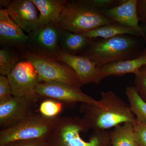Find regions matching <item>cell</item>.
<instances>
[{
    "label": "cell",
    "instance_id": "obj_1",
    "mask_svg": "<svg viewBox=\"0 0 146 146\" xmlns=\"http://www.w3.org/2000/svg\"><path fill=\"white\" fill-rule=\"evenodd\" d=\"M80 111L91 130H108L125 123L134 124L137 120L129 105L111 91L102 92L96 104H81Z\"/></svg>",
    "mask_w": 146,
    "mask_h": 146
},
{
    "label": "cell",
    "instance_id": "obj_2",
    "mask_svg": "<svg viewBox=\"0 0 146 146\" xmlns=\"http://www.w3.org/2000/svg\"><path fill=\"white\" fill-rule=\"evenodd\" d=\"M89 130L80 117H58L46 141L48 146H111L108 131L92 130L86 140L82 134Z\"/></svg>",
    "mask_w": 146,
    "mask_h": 146
},
{
    "label": "cell",
    "instance_id": "obj_3",
    "mask_svg": "<svg viewBox=\"0 0 146 146\" xmlns=\"http://www.w3.org/2000/svg\"><path fill=\"white\" fill-rule=\"evenodd\" d=\"M115 23L100 9L83 1H68L57 24L61 29L85 34L99 27Z\"/></svg>",
    "mask_w": 146,
    "mask_h": 146
},
{
    "label": "cell",
    "instance_id": "obj_4",
    "mask_svg": "<svg viewBox=\"0 0 146 146\" xmlns=\"http://www.w3.org/2000/svg\"><path fill=\"white\" fill-rule=\"evenodd\" d=\"M136 45L132 36L120 35L92 42L82 55L89 58L98 68L115 61L133 59Z\"/></svg>",
    "mask_w": 146,
    "mask_h": 146
},
{
    "label": "cell",
    "instance_id": "obj_5",
    "mask_svg": "<svg viewBox=\"0 0 146 146\" xmlns=\"http://www.w3.org/2000/svg\"><path fill=\"white\" fill-rule=\"evenodd\" d=\"M21 56L31 63L42 82H60L80 88L82 86L76 73L65 63L27 50L21 51Z\"/></svg>",
    "mask_w": 146,
    "mask_h": 146
},
{
    "label": "cell",
    "instance_id": "obj_6",
    "mask_svg": "<svg viewBox=\"0 0 146 146\" xmlns=\"http://www.w3.org/2000/svg\"><path fill=\"white\" fill-rule=\"evenodd\" d=\"M57 117L49 118L40 114L33 115L11 127L0 131V146L16 140L42 139L46 141Z\"/></svg>",
    "mask_w": 146,
    "mask_h": 146
},
{
    "label": "cell",
    "instance_id": "obj_7",
    "mask_svg": "<svg viewBox=\"0 0 146 146\" xmlns=\"http://www.w3.org/2000/svg\"><path fill=\"white\" fill-rule=\"evenodd\" d=\"M14 97L25 98L38 102L40 99L36 93V86L42 82L31 63L21 60L7 76Z\"/></svg>",
    "mask_w": 146,
    "mask_h": 146
},
{
    "label": "cell",
    "instance_id": "obj_8",
    "mask_svg": "<svg viewBox=\"0 0 146 146\" xmlns=\"http://www.w3.org/2000/svg\"><path fill=\"white\" fill-rule=\"evenodd\" d=\"M60 30L55 23L38 27L28 34L29 42L27 50L54 58L61 50L59 44Z\"/></svg>",
    "mask_w": 146,
    "mask_h": 146
},
{
    "label": "cell",
    "instance_id": "obj_9",
    "mask_svg": "<svg viewBox=\"0 0 146 146\" xmlns=\"http://www.w3.org/2000/svg\"><path fill=\"white\" fill-rule=\"evenodd\" d=\"M36 91L40 98L52 99L63 103L96 104L98 103V100L84 94L80 87L67 84L42 82L36 86Z\"/></svg>",
    "mask_w": 146,
    "mask_h": 146
},
{
    "label": "cell",
    "instance_id": "obj_10",
    "mask_svg": "<svg viewBox=\"0 0 146 146\" xmlns=\"http://www.w3.org/2000/svg\"><path fill=\"white\" fill-rule=\"evenodd\" d=\"M37 102L25 98L13 97L0 104V127L1 129L11 127L35 113Z\"/></svg>",
    "mask_w": 146,
    "mask_h": 146
},
{
    "label": "cell",
    "instance_id": "obj_11",
    "mask_svg": "<svg viewBox=\"0 0 146 146\" xmlns=\"http://www.w3.org/2000/svg\"><path fill=\"white\" fill-rule=\"evenodd\" d=\"M54 59L71 67L78 76L82 85L101 82L96 63L87 56L71 54L60 50Z\"/></svg>",
    "mask_w": 146,
    "mask_h": 146
},
{
    "label": "cell",
    "instance_id": "obj_12",
    "mask_svg": "<svg viewBox=\"0 0 146 146\" xmlns=\"http://www.w3.org/2000/svg\"><path fill=\"white\" fill-rule=\"evenodd\" d=\"M6 9L12 20L28 35L39 27V10L32 0L11 1Z\"/></svg>",
    "mask_w": 146,
    "mask_h": 146
},
{
    "label": "cell",
    "instance_id": "obj_13",
    "mask_svg": "<svg viewBox=\"0 0 146 146\" xmlns=\"http://www.w3.org/2000/svg\"><path fill=\"white\" fill-rule=\"evenodd\" d=\"M29 36L11 18L6 9L0 10V43L4 47L13 46L27 50Z\"/></svg>",
    "mask_w": 146,
    "mask_h": 146
},
{
    "label": "cell",
    "instance_id": "obj_14",
    "mask_svg": "<svg viewBox=\"0 0 146 146\" xmlns=\"http://www.w3.org/2000/svg\"><path fill=\"white\" fill-rule=\"evenodd\" d=\"M137 0H125L119 5L108 9H101L102 13L113 22L135 30L141 36L145 38L142 28L139 25Z\"/></svg>",
    "mask_w": 146,
    "mask_h": 146
},
{
    "label": "cell",
    "instance_id": "obj_15",
    "mask_svg": "<svg viewBox=\"0 0 146 146\" xmlns=\"http://www.w3.org/2000/svg\"><path fill=\"white\" fill-rule=\"evenodd\" d=\"M146 65L145 55L136 58L122 60L106 64L98 68L100 80L111 76H121L128 74H136L143 66Z\"/></svg>",
    "mask_w": 146,
    "mask_h": 146
},
{
    "label": "cell",
    "instance_id": "obj_16",
    "mask_svg": "<svg viewBox=\"0 0 146 146\" xmlns=\"http://www.w3.org/2000/svg\"><path fill=\"white\" fill-rule=\"evenodd\" d=\"M32 1L39 10V27L50 23L57 25L67 1L64 0Z\"/></svg>",
    "mask_w": 146,
    "mask_h": 146
},
{
    "label": "cell",
    "instance_id": "obj_17",
    "mask_svg": "<svg viewBox=\"0 0 146 146\" xmlns=\"http://www.w3.org/2000/svg\"><path fill=\"white\" fill-rule=\"evenodd\" d=\"M92 42L91 39L84 34L60 30L59 38L60 49L70 54L77 55L85 51Z\"/></svg>",
    "mask_w": 146,
    "mask_h": 146
},
{
    "label": "cell",
    "instance_id": "obj_18",
    "mask_svg": "<svg viewBox=\"0 0 146 146\" xmlns=\"http://www.w3.org/2000/svg\"><path fill=\"white\" fill-rule=\"evenodd\" d=\"M110 133L111 146H138L132 123L117 126Z\"/></svg>",
    "mask_w": 146,
    "mask_h": 146
},
{
    "label": "cell",
    "instance_id": "obj_19",
    "mask_svg": "<svg viewBox=\"0 0 146 146\" xmlns=\"http://www.w3.org/2000/svg\"><path fill=\"white\" fill-rule=\"evenodd\" d=\"M84 34L91 39L98 37L109 39L123 35L140 36L133 29L115 23L99 27Z\"/></svg>",
    "mask_w": 146,
    "mask_h": 146
},
{
    "label": "cell",
    "instance_id": "obj_20",
    "mask_svg": "<svg viewBox=\"0 0 146 146\" xmlns=\"http://www.w3.org/2000/svg\"><path fill=\"white\" fill-rule=\"evenodd\" d=\"M125 94L131 111L137 120L146 122V103L138 94L135 86L127 87Z\"/></svg>",
    "mask_w": 146,
    "mask_h": 146
},
{
    "label": "cell",
    "instance_id": "obj_21",
    "mask_svg": "<svg viewBox=\"0 0 146 146\" xmlns=\"http://www.w3.org/2000/svg\"><path fill=\"white\" fill-rule=\"evenodd\" d=\"M18 54L9 47L0 50V74L7 76L21 61Z\"/></svg>",
    "mask_w": 146,
    "mask_h": 146
},
{
    "label": "cell",
    "instance_id": "obj_22",
    "mask_svg": "<svg viewBox=\"0 0 146 146\" xmlns=\"http://www.w3.org/2000/svg\"><path fill=\"white\" fill-rule=\"evenodd\" d=\"M63 103L56 100L45 98L39 106L40 114L49 118L57 117L63 110Z\"/></svg>",
    "mask_w": 146,
    "mask_h": 146
},
{
    "label": "cell",
    "instance_id": "obj_23",
    "mask_svg": "<svg viewBox=\"0 0 146 146\" xmlns=\"http://www.w3.org/2000/svg\"><path fill=\"white\" fill-rule=\"evenodd\" d=\"M135 75V87L139 95L145 100H146V65L141 68Z\"/></svg>",
    "mask_w": 146,
    "mask_h": 146
},
{
    "label": "cell",
    "instance_id": "obj_24",
    "mask_svg": "<svg viewBox=\"0 0 146 146\" xmlns=\"http://www.w3.org/2000/svg\"><path fill=\"white\" fill-rule=\"evenodd\" d=\"M13 96L11 87L7 76H0V104L6 102Z\"/></svg>",
    "mask_w": 146,
    "mask_h": 146
},
{
    "label": "cell",
    "instance_id": "obj_25",
    "mask_svg": "<svg viewBox=\"0 0 146 146\" xmlns=\"http://www.w3.org/2000/svg\"><path fill=\"white\" fill-rule=\"evenodd\" d=\"M89 5L99 9H108L115 7L124 2L125 0H84Z\"/></svg>",
    "mask_w": 146,
    "mask_h": 146
},
{
    "label": "cell",
    "instance_id": "obj_26",
    "mask_svg": "<svg viewBox=\"0 0 146 146\" xmlns=\"http://www.w3.org/2000/svg\"><path fill=\"white\" fill-rule=\"evenodd\" d=\"M133 126L138 146H146V122L136 120Z\"/></svg>",
    "mask_w": 146,
    "mask_h": 146
},
{
    "label": "cell",
    "instance_id": "obj_27",
    "mask_svg": "<svg viewBox=\"0 0 146 146\" xmlns=\"http://www.w3.org/2000/svg\"><path fill=\"white\" fill-rule=\"evenodd\" d=\"M2 146H48L46 141L42 139L16 140Z\"/></svg>",
    "mask_w": 146,
    "mask_h": 146
},
{
    "label": "cell",
    "instance_id": "obj_28",
    "mask_svg": "<svg viewBox=\"0 0 146 146\" xmlns=\"http://www.w3.org/2000/svg\"><path fill=\"white\" fill-rule=\"evenodd\" d=\"M11 1H8V0H1L0 5L2 7H5L6 9L9 5Z\"/></svg>",
    "mask_w": 146,
    "mask_h": 146
},
{
    "label": "cell",
    "instance_id": "obj_29",
    "mask_svg": "<svg viewBox=\"0 0 146 146\" xmlns=\"http://www.w3.org/2000/svg\"><path fill=\"white\" fill-rule=\"evenodd\" d=\"M141 5L142 6V9L143 8L145 12L146 13V1H142L141 2Z\"/></svg>",
    "mask_w": 146,
    "mask_h": 146
},
{
    "label": "cell",
    "instance_id": "obj_30",
    "mask_svg": "<svg viewBox=\"0 0 146 146\" xmlns=\"http://www.w3.org/2000/svg\"><path fill=\"white\" fill-rule=\"evenodd\" d=\"M144 55H145V56H146V54H144Z\"/></svg>",
    "mask_w": 146,
    "mask_h": 146
}]
</instances>
